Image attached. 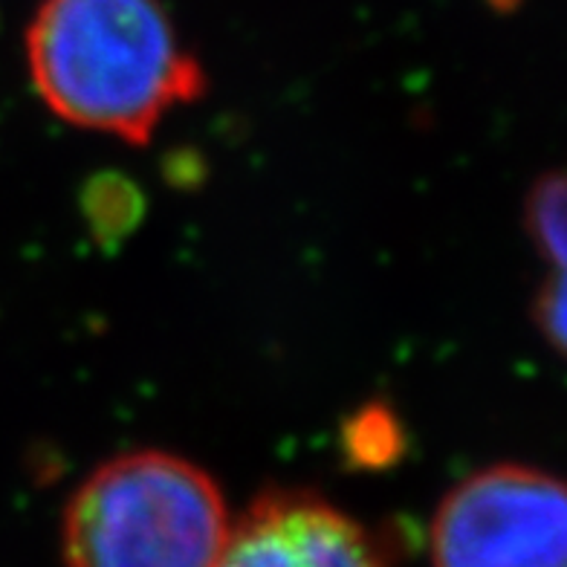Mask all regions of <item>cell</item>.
I'll return each instance as SVG.
<instances>
[{
  "label": "cell",
  "instance_id": "5",
  "mask_svg": "<svg viewBox=\"0 0 567 567\" xmlns=\"http://www.w3.org/2000/svg\"><path fill=\"white\" fill-rule=\"evenodd\" d=\"M342 455L353 470H389L405 455V429L385 403H365L342 425Z\"/></svg>",
  "mask_w": 567,
  "mask_h": 567
},
{
  "label": "cell",
  "instance_id": "1",
  "mask_svg": "<svg viewBox=\"0 0 567 567\" xmlns=\"http://www.w3.org/2000/svg\"><path fill=\"white\" fill-rule=\"evenodd\" d=\"M27 68L59 120L131 145L206 90L163 0H44L27 30Z\"/></svg>",
  "mask_w": 567,
  "mask_h": 567
},
{
  "label": "cell",
  "instance_id": "6",
  "mask_svg": "<svg viewBox=\"0 0 567 567\" xmlns=\"http://www.w3.org/2000/svg\"><path fill=\"white\" fill-rule=\"evenodd\" d=\"M82 209L90 231L102 244H113L140 224L145 200L131 179L120 177V174H102L84 188Z\"/></svg>",
  "mask_w": 567,
  "mask_h": 567
},
{
  "label": "cell",
  "instance_id": "4",
  "mask_svg": "<svg viewBox=\"0 0 567 567\" xmlns=\"http://www.w3.org/2000/svg\"><path fill=\"white\" fill-rule=\"evenodd\" d=\"M215 567H394L382 542L310 489H267L231 522Z\"/></svg>",
  "mask_w": 567,
  "mask_h": 567
},
{
  "label": "cell",
  "instance_id": "3",
  "mask_svg": "<svg viewBox=\"0 0 567 567\" xmlns=\"http://www.w3.org/2000/svg\"><path fill=\"white\" fill-rule=\"evenodd\" d=\"M432 567H567V495L527 463L472 472L437 504Z\"/></svg>",
  "mask_w": 567,
  "mask_h": 567
},
{
  "label": "cell",
  "instance_id": "8",
  "mask_svg": "<svg viewBox=\"0 0 567 567\" xmlns=\"http://www.w3.org/2000/svg\"><path fill=\"white\" fill-rule=\"evenodd\" d=\"M565 272L561 267H553V276L542 284L536 301H533V316H536V328L545 333L553 351L565 348Z\"/></svg>",
  "mask_w": 567,
  "mask_h": 567
},
{
  "label": "cell",
  "instance_id": "2",
  "mask_svg": "<svg viewBox=\"0 0 567 567\" xmlns=\"http://www.w3.org/2000/svg\"><path fill=\"white\" fill-rule=\"evenodd\" d=\"M231 530L209 472L163 449L99 463L61 518L68 567H215Z\"/></svg>",
  "mask_w": 567,
  "mask_h": 567
},
{
  "label": "cell",
  "instance_id": "7",
  "mask_svg": "<svg viewBox=\"0 0 567 567\" xmlns=\"http://www.w3.org/2000/svg\"><path fill=\"white\" fill-rule=\"evenodd\" d=\"M565 192L561 172L542 174L524 203L527 235L553 267H565Z\"/></svg>",
  "mask_w": 567,
  "mask_h": 567
}]
</instances>
